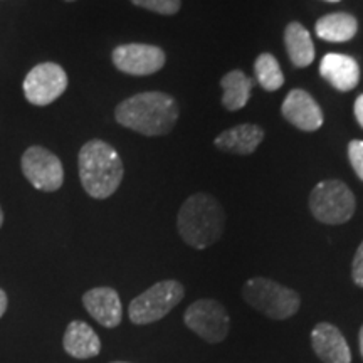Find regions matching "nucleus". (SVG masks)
<instances>
[{
	"label": "nucleus",
	"mask_w": 363,
	"mask_h": 363,
	"mask_svg": "<svg viewBox=\"0 0 363 363\" xmlns=\"http://www.w3.org/2000/svg\"><path fill=\"white\" fill-rule=\"evenodd\" d=\"M115 118L121 126L140 135H169L179 120V104L170 94L148 91L118 104Z\"/></svg>",
	"instance_id": "nucleus-1"
},
{
	"label": "nucleus",
	"mask_w": 363,
	"mask_h": 363,
	"mask_svg": "<svg viewBox=\"0 0 363 363\" xmlns=\"http://www.w3.org/2000/svg\"><path fill=\"white\" fill-rule=\"evenodd\" d=\"M225 212L211 194H194L182 203L177 216V229L187 246L207 249L222 238Z\"/></svg>",
	"instance_id": "nucleus-2"
},
{
	"label": "nucleus",
	"mask_w": 363,
	"mask_h": 363,
	"mask_svg": "<svg viewBox=\"0 0 363 363\" xmlns=\"http://www.w3.org/2000/svg\"><path fill=\"white\" fill-rule=\"evenodd\" d=\"M78 169L86 194L99 201L111 197L125 175L121 157L103 140H91L83 145L78 157Z\"/></svg>",
	"instance_id": "nucleus-3"
},
{
	"label": "nucleus",
	"mask_w": 363,
	"mask_h": 363,
	"mask_svg": "<svg viewBox=\"0 0 363 363\" xmlns=\"http://www.w3.org/2000/svg\"><path fill=\"white\" fill-rule=\"evenodd\" d=\"M242 298L249 306L274 321L288 320L296 315L301 306V298L298 291L262 276L246 281L242 288Z\"/></svg>",
	"instance_id": "nucleus-4"
},
{
	"label": "nucleus",
	"mask_w": 363,
	"mask_h": 363,
	"mask_svg": "<svg viewBox=\"0 0 363 363\" xmlns=\"http://www.w3.org/2000/svg\"><path fill=\"white\" fill-rule=\"evenodd\" d=\"M355 195L342 180L320 182L310 194V211L321 224H345L355 214Z\"/></svg>",
	"instance_id": "nucleus-5"
},
{
	"label": "nucleus",
	"mask_w": 363,
	"mask_h": 363,
	"mask_svg": "<svg viewBox=\"0 0 363 363\" xmlns=\"http://www.w3.org/2000/svg\"><path fill=\"white\" fill-rule=\"evenodd\" d=\"M185 296V289L179 281H158L147 291L138 294L128 306L130 321L135 325H150L165 318Z\"/></svg>",
	"instance_id": "nucleus-6"
},
{
	"label": "nucleus",
	"mask_w": 363,
	"mask_h": 363,
	"mask_svg": "<svg viewBox=\"0 0 363 363\" xmlns=\"http://www.w3.org/2000/svg\"><path fill=\"white\" fill-rule=\"evenodd\" d=\"M184 323L207 343L224 342L230 331L225 306L216 299H197L184 313Z\"/></svg>",
	"instance_id": "nucleus-7"
},
{
	"label": "nucleus",
	"mask_w": 363,
	"mask_h": 363,
	"mask_svg": "<svg viewBox=\"0 0 363 363\" xmlns=\"http://www.w3.org/2000/svg\"><path fill=\"white\" fill-rule=\"evenodd\" d=\"M67 89V74L56 62H43L27 72L24 96L35 106H48Z\"/></svg>",
	"instance_id": "nucleus-8"
},
{
	"label": "nucleus",
	"mask_w": 363,
	"mask_h": 363,
	"mask_svg": "<svg viewBox=\"0 0 363 363\" xmlns=\"http://www.w3.org/2000/svg\"><path fill=\"white\" fill-rule=\"evenodd\" d=\"M22 174L43 192H56L65 182V169L52 152L43 147L27 148L22 155Z\"/></svg>",
	"instance_id": "nucleus-9"
},
{
	"label": "nucleus",
	"mask_w": 363,
	"mask_h": 363,
	"mask_svg": "<svg viewBox=\"0 0 363 363\" xmlns=\"http://www.w3.org/2000/svg\"><path fill=\"white\" fill-rule=\"evenodd\" d=\"M118 71L130 76L155 74L165 66L167 56L163 49L152 44H123L111 54Z\"/></svg>",
	"instance_id": "nucleus-10"
},
{
	"label": "nucleus",
	"mask_w": 363,
	"mask_h": 363,
	"mask_svg": "<svg viewBox=\"0 0 363 363\" xmlns=\"http://www.w3.org/2000/svg\"><path fill=\"white\" fill-rule=\"evenodd\" d=\"M281 113L289 123L303 131L320 130L325 121L320 104L313 99L310 93L299 88L289 91L281 106Z\"/></svg>",
	"instance_id": "nucleus-11"
},
{
	"label": "nucleus",
	"mask_w": 363,
	"mask_h": 363,
	"mask_svg": "<svg viewBox=\"0 0 363 363\" xmlns=\"http://www.w3.org/2000/svg\"><path fill=\"white\" fill-rule=\"evenodd\" d=\"M313 352L323 363H352V352L337 326L321 321L311 331Z\"/></svg>",
	"instance_id": "nucleus-12"
},
{
	"label": "nucleus",
	"mask_w": 363,
	"mask_h": 363,
	"mask_svg": "<svg viewBox=\"0 0 363 363\" xmlns=\"http://www.w3.org/2000/svg\"><path fill=\"white\" fill-rule=\"evenodd\" d=\"M83 305L91 318L104 328H116L123 318L120 294L113 288H93L83 294Z\"/></svg>",
	"instance_id": "nucleus-13"
},
{
	"label": "nucleus",
	"mask_w": 363,
	"mask_h": 363,
	"mask_svg": "<svg viewBox=\"0 0 363 363\" xmlns=\"http://www.w3.org/2000/svg\"><path fill=\"white\" fill-rule=\"evenodd\" d=\"M321 78L338 91H352L360 83V66L352 56L331 52L320 62Z\"/></svg>",
	"instance_id": "nucleus-14"
},
{
	"label": "nucleus",
	"mask_w": 363,
	"mask_h": 363,
	"mask_svg": "<svg viewBox=\"0 0 363 363\" xmlns=\"http://www.w3.org/2000/svg\"><path fill=\"white\" fill-rule=\"evenodd\" d=\"M264 131L261 126L252 123H244L233 126V128L222 131L214 140L216 147L225 153L234 155H251L262 143Z\"/></svg>",
	"instance_id": "nucleus-15"
},
{
	"label": "nucleus",
	"mask_w": 363,
	"mask_h": 363,
	"mask_svg": "<svg viewBox=\"0 0 363 363\" xmlns=\"http://www.w3.org/2000/svg\"><path fill=\"white\" fill-rule=\"evenodd\" d=\"M62 347L67 355L78 360H88L94 358L101 352V340L96 335V331L84 321H71L65 331L62 338Z\"/></svg>",
	"instance_id": "nucleus-16"
},
{
	"label": "nucleus",
	"mask_w": 363,
	"mask_h": 363,
	"mask_svg": "<svg viewBox=\"0 0 363 363\" xmlns=\"http://www.w3.org/2000/svg\"><path fill=\"white\" fill-rule=\"evenodd\" d=\"M284 44L293 66L308 67L315 59V44L311 34L299 22H291L284 29Z\"/></svg>",
	"instance_id": "nucleus-17"
},
{
	"label": "nucleus",
	"mask_w": 363,
	"mask_h": 363,
	"mask_svg": "<svg viewBox=\"0 0 363 363\" xmlns=\"http://www.w3.org/2000/svg\"><path fill=\"white\" fill-rule=\"evenodd\" d=\"M315 30L318 38L328 43H347L355 38L358 22L352 13L335 12L318 19Z\"/></svg>",
	"instance_id": "nucleus-18"
},
{
	"label": "nucleus",
	"mask_w": 363,
	"mask_h": 363,
	"mask_svg": "<svg viewBox=\"0 0 363 363\" xmlns=\"http://www.w3.org/2000/svg\"><path fill=\"white\" fill-rule=\"evenodd\" d=\"M220 86L224 89L222 94V106L229 111H238L244 108L251 98L252 79L240 69L229 71L220 79Z\"/></svg>",
	"instance_id": "nucleus-19"
},
{
	"label": "nucleus",
	"mask_w": 363,
	"mask_h": 363,
	"mask_svg": "<svg viewBox=\"0 0 363 363\" xmlns=\"http://www.w3.org/2000/svg\"><path fill=\"white\" fill-rule=\"evenodd\" d=\"M254 76L264 91H278L284 84V74L278 59L269 52L257 56L254 62Z\"/></svg>",
	"instance_id": "nucleus-20"
},
{
	"label": "nucleus",
	"mask_w": 363,
	"mask_h": 363,
	"mask_svg": "<svg viewBox=\"0 0 363 363\" xmlns=\"http://www.w3.org/2000/svg\"><path fill=\"white\" fill-rule=\"evenodd\" d=\"M135 6L147 9L162 16H174L180 11L182 0H130Z\"/></svg>",
	"instance_id": "nucleus-21"
},
{
	"label": "nucleus",
	"mask_w": 363,
	"mask_h": 363,
	"mask_svg": "<svg viewBox=\"0 0 363 363\" xmlns=\"http://www.w3.org/2000/svg\"><path fill=\"white\" fill-rule=\"evenodd\" d=\"M348 160L358 179L363 180V140H352L348 143Z\"/></svg>",
	"instance_id": "nucleus-22"
},
{
	"label": "nucleus",
	"mask_w": 363,
	"mask_h": 363,
	"mask_svg": "<svg viewBox=\"0 0 363 363\" xmlns=\"http://www.w3.org/2000/svg\"><path fill=\"white\" fill-rule=\"evenodd\" d=\"M352 278H353V283L363 288V242L358 246L355 257H353Z\"/></svg>",
	"instance_id": "nucleus-23"
},
{
	"label": "nucleus",
	"mask_w": 363,
	"mask_h": 363,
	"mask_svg": "<svg viewBox=\"0 0 363 363\" xmlns=\"http://www.w3.org/2000/svg\"><path fill=\"white\" fill-rule=\"evenodd\" d=\"M353 113H355V118H357L358 125H360L362 128H363V94H360V96L357 98L355 106H353Z\"/></svg>",
	"instance_id": "nucleus-24"
},
{
	"label": "nucleus",
	"mask_w": 363,
	"mask_h": 363,
	"mask_svg": "<svg viewBox=\"0 0 363 363\" xmlns=\"http://www.w3.org/2000/svg\"><path fill=\"white\" fill-rule=\"evenodd\" d=\"M7 294L2 291V289H0V318L4 316V313H6V310H7Z\"/></svg>",
	"instance_id": "nucleus-25"
},
{
	"label": "nucleus",
	"mask_w": 363,
	"mask_h": 363,
	"mask_svg": "<svg viewBox=\"0 0 363 363\" xmlns=\"http://www.w3.org/2000/svg\"><path fill=\"white\" fill-rule=\"evenodd\" d=\"M358 342H360V353L363 358V326L360 328V333H358Z\"/></svg>",
	"instance_id": "nucleus-26"
},
{
	"label": "nucleus",
	"mask_w": 363,
	"mask_h": 363,
	"mask_svg": "<svg viewBox=\"0 0 363 363\" xmlns=\"http://www.w3.org/2000/svg\"><path fill=\"white\" fill-rule=\"evenodd\" d=\"M2 224H4V212L2 208H0V227H2Z\"/></svg>",
	"instance_id": "nucleus-27"
},
{
	"label": "nucleus",
	"mask_w": 363,
	"mask_h": 363,
	"mask_svg": "<svg viewBox=\"0 0 363 363\" xmlns=\"http://www.w3.org/2000/svg\"><path fill=\"white\" fill-rule=\"evenodd\" d=\"M326 2H340V0H326Z\"/></svg>",
	"instance_id": "nucleus-28"
},
{
	"label": "nucleus",
	"mask_w": 363,
	"mask_h": 363,
	"mask_svg": "<svg viewBox=\"0 0 363 363\" xmlns=\"http://www.w3.org/2000/svg\"><path fill=\"white\" fill-rule=\"evenodd\" d=\"M111 363H128V362H111Z\"/></svg>",
	"instance_id": "nucleus-29"
},
{
	"label": "nucleus",
	"mask_w": 363,
	"mask_h": 363,
	"mask_svg": "<svg viewBox=\"0 0 363 363\" xmlns=\"http://www.w3.org/2000/svg\"><path fill=\"white\" fill-rule=\"evenodd\" d=\"M66 2H74V0H66Z\"/></svg>",
	"instance_id": "nucleus-30"
}]
</instances>
